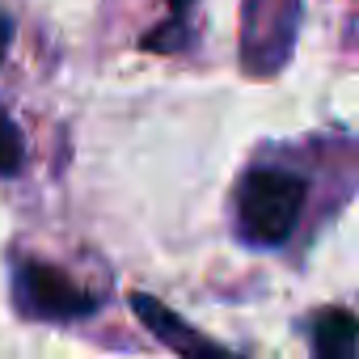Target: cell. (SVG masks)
<instances>
[{
	"label": "cell",
	"instance_id": "cell-1",
	"mask_svg": "<svg viewBox=\"0 0 359 359\" xmlns=\"http://www.w3.org/2000/svg\"><path fill=\"white\" fill-rule=\"evenodd\" d=\"M304 208V177L287 169H254L245 173L241 195H237V216L241 233L258 245H279L292 237L296 220Z\"/></svg>",
	"mask_w": 359,
	"mask_h": 359
},
{
	"label": "cell",
	"instance_id": "cell-2",
	"mask_svg": "<svg viewBox=\"0 0 359 359\" xmlns=\"http://www.w3.org/2000/svg\"><path fill=\"white\" fill-rule=\"evenodd\" d=\"M18 296H22V304H26L30 313L55 317V321L85 317V313H93V304H97L81 283H72L64 271H55V266H47V262H26V266L18 271Z\"/></svg>",
	"mask_w": 359,
	"mask_h": 359
},
{
	"label": "cell",
	"instance_id": "cell-3",
	"mask_svg": "<svg viewBox=\"0 0 359 359\" xmlns=\"http://www.w3.org/2000/svg\"><path fill=\"white\" fill-rule=\"evenodd\" d=\"M131 309H135V317H140V321H144V325L165 342V346H173L177 355H216V351H220L216 342L199 338L182 317H173L161 300H152V296H144V292H140V296H131Z\"/></svg>",
	"mask_w": 359,
	"mask_h": 359
},
{
	"label": "cell",
	"instance_id": "cell-4",
	"mask_svg": "<svg viewBox=\"0 0 359 359\" xmlns=\"http://www.w3.org/2000/svg\"><path fill=\"white\" fill-rule=\"evenodd\" d=\"M313 351L321 359H355L359 355V321L346 309H325L313 325Z\"/></svg>",
	"mask_w": 359,
	"mask_h": 359
},
{
	"label": "cell",
	"instance_id": "cell-5",
	"mask_svg": "<svg viewBox=\"0 0 359 359\" xmlns=\"http://www.w3.org/2000/svg\"><path fill=\"white\" fill-rule=\"evenodd\" d=\"M18 165H22V131L5 110H0V173H13Z\"/></svg>",
	"mask_w": 359,
	"mask_h": 359
},
{
	"label": "cell",
	"instance_id": "cell-6",
	"mask_svg": "<svg viewBox=\"0 0 359 359\" xmlns=\"http://www.w3.org/2000/svg\"><path fill=\"white\" fill-rule=\"evenodd\" d=\"M5 43H9V22H0V55H5Z\"/></svg>",
	"mask_w": 359,
	"mask_h": 359
},
{
	"label": "cell",
	"instance_id": "cell-7",
	"mask_svg": "<svg viewBox=\"0 0 359 359\" xmlns=\"http://www.w3.org/2000/svg\"><path fill=\"white\" fill-rule=\"evenodd\" d=\"M169 5H173V9H177V13H182V9H187V5H191V0H169Z\"/></svg>",
	"mask_w": 359,
	"mask_h": 359
}]
</instances>
